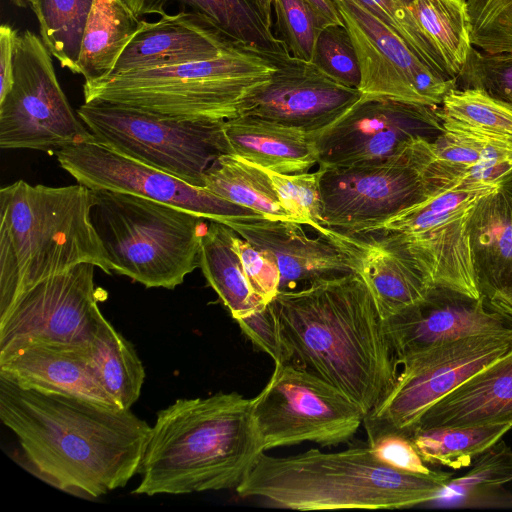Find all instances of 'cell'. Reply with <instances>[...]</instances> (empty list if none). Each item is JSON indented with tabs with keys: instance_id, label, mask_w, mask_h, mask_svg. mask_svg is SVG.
Masks as SVG:
<instances>
[{
	"instance_id": "cell-46",
	"label": "cell",
	"mask_w": 512,
	"mask_h": 512,
	"mask_svg": "<svg viewBox=\"0 0 512 512\" xmlns=\"http://www.w3.org/2000/svg\"><path fill=\"white\" fill-rule=\"evenodd\" d=\"M18 32L9 24L0 27V99L13 85V63Z\"/></svg>"
},
{
	"instance_id": "cell-48",
	"label": "cell",
	"mask_w": 512,
	"mask_h": 512,
	"mask_svg": "<svg viewBox=\"0 0 512 512\" xmlns=\"http://www.w3.org/2000/svg\"><path fill=\"white\" fill-rule=\"evenodd\" d=\"M327 25L344 24L333 0H306Z\"/></svg>"
},
{
	"instance_id": "cell-25",
	"label": "cell",
	"mask_w": 512,
	"mask_h": 512,
	"mask_svg": "<svg viewBox=\"0 0 512 512\" xmlns=\"http://www.w3.org/2000/svg\"><path fill=\"white\" fill-rule=\"evenodd\" d=\"M473 263L483 295L512 284V209L499 187L480 198L468 221Z\"/></svg>"
},
{
	"instance_id": "cell-11",
	"label": "cell",
	"mask_w": 512,
	"mask_h": 512,
	"mask_svg": "<svg viewBox=\"0 0 512 512\" xmlns=\"http://www.w3.org/2000/svg\"><path fill=\"white\" fill-rule=\"evenodd\" d=\"M430 142L417 139L376 163L320 168L322 226L353 237L431 196L423 176Z\"/></svg>"
},
{
	"instance_id": "cell-31",
	"label": "cell",
	"mask_w": 512,
	"mask_h": 512,
	"mask_svg": "<svg viewBox=\"0 0 512 512\" xmlns=\"http://www.w3.org/2000/svg\"><path fill=\"white\" fill-rule=\"evenodd\" d=\"M89 353L104 389L120 409H130L145 380L144 366L132 344L103 317Z\"/></svg>"
},
{
	"instance_id": "cell-9",
	"label": "cell",
	"mask_w": 512,
	"mask_h": 512,
	"mask_svg": "<svg viewBox=\"0 0 512 512\" xmlns=\"http://www.w3.org/2000/svg\"><path fill=\"white\" fill-rule=\"evenodd\" d=\"M77 114L96 140L140 162L204 187V175L228 154L224 121L182 119L105 102Z\"/></svg>"
},
{
	"instance_id": "cell-19",
	"label": "cell",
	"mask_w": 512,
	"mask_h": 512,
	"mask_svg": "<svg viewBox=\"0 0 512 512\" xmlns=\"http://www.w3.org/2000/svg\"><path fill=\"white\" fill-rule=\"evenodd\" d=\"M265 57L275 70L269 82L249 98L241 115L316 134L362 98L359 89L338 82L311 61L293 57L285 45Z\"/></svg>"
},
{
	"instance_id": "cell-51",
	"label": "cell",
	"mask_w": 512,
	"mask_h": 512,
	"mask_svg": "<svg viewBox=\"0 0 512 512\" xmlns=\"http://www.w3.org/2000/svg\"><path fill=\"white\" fill-rule=\"evenodd\" d=\"M11 2L19 8H26L31 7L35 0H11Z\"/></svg>"
},
{
	"instance_id": "cell-44",
	"label": "cell",
	"mask_w": 512,
	"mask_h": 512,
	"mask_svg": "<svg viewBox=\"0 0 512 512\" xmlns=\"http://www.w3.org/2000/svg\"><path fill=\"white\" fill-rule=\"evenodd\" d=\"M236 322L253 345L268 354L275 363L289 362L271 302L251 314L237 319Z\"/></svg>"
},
{
	"instance_id": "cell-1",
	"label": "cell",
	"mask_w": 512,
	"mask_h": 512,
	"mask_svg": "<svg viewBox=\"0 0 512 512\" xmlns=\"http://www.w3.org/2000/svg\"><path fill=\"white\" fill-rule=\"evenodd\" d=\"M0 419L15 461L64 492L98 498L138 474L151 426L130 409L22 388L0 376Z\"/></svg>"
},
{
	"instance_id": "cell-23",
	"label": "cell",
	"mask_w": 512,
	"mask_h": 512,
	"mask_svg": "<svg viewBox=\"0 0 512 512\" xmlns=\"http://www.w3.org/2000/svg\"><path fill=\"white\" fill-rule=\"evenodd\" d=\"M489 424L512 425V348L431 406L414 429Z\"/></svg>"
},
{
	"instance_id": "cell-39",
	"label": "cell",
	"mask_w": 512,
	"mask_h": 512,
	"mask_svg": "<svg viewBox=\"0 0 512 512\" xmlns=\"http://www.w3.org/2000/svg\"><path fill=\"white\" fill-rule=\"evenodd\" d=\"M512 481V449L498 440L474 461L464 475L451 478L441 497L470 496Z\"/></svg>"
},
{
	"instance_id": "cell-14",
	"label": "cell",
	"mask_w": 512,
	"mask_h": 512,
	"mask_svg": "<svg viewBox=\"0 0 512 512\" xmlns=\"http://www.w3.org/2000/svg\"><path fill=\"white\" fill-rule=\"evenodd\" d=\"M55 155L59 165L77 183L92 190L137 195L223 224L230 219L258 215L204 187L191 185L125 155L95 138L63 147Z\"/></svg>"
},
{
	"instance_id": "cell-20",
	"label": "cell",
	"mask_w": 512,
	"mask_h": 512,
	"mask_svg": "<svg viewBox=\"0 0 512 512\" xmlns=\"http://www.w3.org/2000/svg\"><path fill=\"white\" fill-rule=\"evenodd\" d=\"M486 303L485 295L474 299L432 288L425 300L385 319L398 366L409 356L447 342L476 335L512 334V321Z\"/></svg>"
},
{
	"instance_id": "cell-42",
	"label": "cell",
	"mask_w": 512,
	"mask_h": 512,
	"mask_svg": "<svg viewBox=\"0 0 512 512\" xmlns=\"http://www.w3.org/2000/svg\"><path fill=\"white\" fill-rule=\"evenodd\" d=\"M312 62L338 82L358 89L361 81L358 58L344 24L328 25L322 29Z\"/></svg>"
},
{
	"instance_id": "cell-36",
	"label": "cell",
	"mask_w": 512,
	"mask_h": 512,
	"mask_svg": "<svg viewBox=\"0 0 512 512\" xmlns=\"http://www.w3.org/2000/svg\"><path fill=\"white\" fill-rule=\"evenodd\" d=\"M276 37L298 59L313 60L317 38L326 22L306 0H272Z\"/></svg>"
},
{
	"instance_id": "cell-37",
	"label": "cell",
	"mask_w": 512,
	"mask_h": 512,
	"mask_svg": "<svg viewBox=\"0 0 512 512\" xmlns=\"http://www.w3.org/2000/svg\"><path fill=\"white\" fill-rule=\"evenodd\" d=\"M355 1L397 34L430 67L450 78L440 54L412 13L414 0Z\"/></svg>"
},
{
	"instance_id": "cell-49",
	"label": "cell",
	"mask_w": 512,
	"mask_h": 512,
	"mask_svg": "<svg viewBox=\"0 0 512 512\" xmlns=\"http://www.w3.org/2000/svg\"><path fill=\"white\" fill-rule=\"evenodd\" d=\"M265 27L272 31V0H254Z\"/></svg>"
},
{
	"instance_id": "cell-34",
	"label": "cell",
	"mask_w": 512,
	"mask_h": 512,
	"mask_svg": "<svg viewBox=\"0 0 512 512\" xmlns=\"http://www.w3.org/2000/svg\"><path fill=\"white\" fill-rule=\"evenodd\" d=\"M411 10L456 81L473 46L466 0H414Z\"/></svg>"
},
{
	"instance_id": "cell-13",
	"label": "cell",
	"mask_w": 512,
	"mask_h": 512,
	"mask_svg": "<svg viewBox=\"0 0 512 512\" xmlns=\"http://www.w3.org/2000/svg\"><path fill=\"white\" fill-rule=\"evenodd\" d=\"M511 348L512 334L476 335L403 359L393 384L364 418L368 439L387 432L409 435L431 406Z\"/></svg>"
},
{
	"instance_id": "cell-3",
	"label": "cell",
	"mask_w": 512,
	"mask_h": 512,
	"mask_svg": "<svg viewBox=\"0 0 512 512\" xmlns=\"http://www.w3.org/2000/svg\"><path fill=\"white\" fill-rule=\"evenodd\" d=\"M264 452L252 399L237 392L177 399L156 415L131 493L236 490Z\"/></svg>"
},
{
	"instance_id": "cell-28",
	"label": "cell",
	"mask_w": 512,
	"mask_h": 512,
	"mask_svg": "<svg viewBox=\"0 0 512 512\" xmlns=\"http://www.w3.org/2000/svg\"><path fill=\"white\" fill-rule=\"evenodd\" d=\"M141 19L122 0H93L77 62L85 81L109 76Z\"/></svg>"
},
{
	"instance_id": "cell-30",
	"label": "cell",
	"mask_w": 512,
	"mask_h": 512,
	"mask_svg": "<svg viewBox=\"0 0 512 512\" xmlns=\"http://www.w3.org/2000/svg\"><path fill=\"white\" fill-rule=\"evenodd\" d=\"M204 188L265 218L294 220L265 169L238 156L222 154L214 160L205 172Z\"/></svg>"
},
{
	"instance_id": "cell-7",
	"label": "cell",
	"mask_w": 512,
	"mask_h": 512,
	"mask_svg": "<svg viewBox=\"0 0 512 512\" xmlns=\"http://www.w3.org/2000/svg\"><path fill=\"white\" fill-rule=\"evenodd\" d=\"M92 224L112 272L146 288L174 289L198 268L208 220L137 195L93 190Z\"/></svg>"
},
{
	"instance_id": "cell-21",
	"label": "cell",
	"mask_w": 512,
	"mask_h": 512,
	"mask_svg": "<svg viewBox=\"0 0 512 512\" xmlns=\"http://www.w3.org/2000/svg\"><path fill=\"white\" fill-rule=\"evenodd\" d=\"M0 376L22 388L120 409L97 376L89 345L20 342L0 352Z\"/></svg>"
},
{
	"instance_id": "cell-33",
	"label": "cell",
	"mask_w": 512,
	"mask_h": 512,
	"mask_svg": "<svg viewBox=\"0 0 512 512\" xmlns=\"http://www.w3.org/2000/svg\"><path fill=\"white\" fill-rule=\"evenodd\" d=\"M511 424L414 429L408 435L425 463L460 469L500 440Z\"/></svg>"
},
{
	"instance_id": "cell-27",
	"label": "cell",
	"mask_w": 512,
	"mask_h": 512,
	"mask_svg": "<svg viewBox=\"0 0 512 512\" xmlns=\"http://www.w3.org/2000/svg\"><path fill=\"white\" fill-rule=\"evenodd\" d=\"M140 18L165 15L172 4L190 7L208 17L224 34L236 43L263 56L280 50L284 43L269 31L254 0H122Z\"/></svg>"
},
{
	"instance_id": "cell-5",
	"label": "cell",
	"mask_w": 512,
	"mask_h": 512,
	"mask_svg": "<svg viewBox=\"0 0 512 512\" xmlns=\"http://www.w3.org/2000/svg\"><path fill=\"white\" fill-rule=\"evenodd\" d=\"M93 190L18 180L0 190V314L40 281L91 263L112 267L91 221Z\"/></svg>"
},
{
	"instance_id": "cell-26",
	"label": "cell",
	"mask_w": 512,
	"mask_h": 512,
	"mask_svg": "<svg viewBox=\"0 0 512 512\" xmlns=\"http://www.w3.org/2000/svg\"><path fill=\"white\" fill-rule=\"evenodd\" d=\"M234 230L208 220L198 254V268L236 321L267 305L253 290L232 244Z\"/></svg>"
},
{
	"instance_id": "cell-16",
	"label": "cell",
	"mask_w": 512,
	"mask_h": 512,
	"mask_svg": "<svg viewBox=\"0 0 512 512\" xmlns=\"http://www.w3.org/2000/svg\"><path fill=\"white\" fill-rule=\"evenodd\" d=\"M95 268L79 264L22 293L0 314V352L27 340L89 345L104 317Z\"/></svg>"
},
{
	"instance_id": "cell-50",
	"label": "cell",
	"mask_w": 512,
	"mask_h": 512,
	"mask_svg": "<svg viewBox=\"0 0 512 512\" xmlns=\"http://www.w3.org/2000/svg\"><path fill=\"white\" fill-rule=\"evenodd\" d=\"M499 190L502 192L512 209V169L499 181Z\"/></svg>"
},
{
	"instance_id": "cell-8",
	"label": "cell",
	"mask_w": 512,
	"mask_h": 512,
	"mask_svg": "<svg viewBox=\"0 0 512 512\" xmlns=\"http://www.w3.org/2000/svg\"><path fill=\"white\" fill-rule=\"evenodd\" d=\"M498 187L463 184L438 191L353 237L397 255L432 288L478 299L483 294L473 263L468 221L477 201Z\"/></svg>"
},
{
	"instance_id": "cell-43",
	"label": "cell",
	"mask_w": 512,
	"mask_h": 512,
	"mask_svg": "<svg viewBox=\"0 0 512 512\" xmlns=\"http://www.w3.org/2000/svg\"><path fill=\"white\" fill-rule=\"evenodd\" d=\"M232 244L255 293L270 303L280 292V271L269 256L240 237L235 231Z\"/></svg>"
},
{
	"instance_id": "cell-24",
	"label": "cell",
	"mask_w": 512,
	"mask_h": 512,
	"mask_svg": "<svg viewBox=\"0 0 512 512\" xmlns=\"http://www.w3.org/2000/svg\"><path fill=\"white\" fill-rule=\"evenodd\" d=\"M228 154L281 174L308 172L318 164L311 135L263 118L240 115L224 121Z\"/></svg>"
},
{
	"instance_id": "cell-38",
	"label": "cell",
	"mask_w": 512,
	"mask_h": 512,
	"mask_svg": "<svg viewBox=\"0 0 512 512\" xmlns=\"http://www.w3.org/2000/svg\"><path fill=\"white\" fill-rule=\"evenodd\" d=\"M470 37L487 53L512 52V0H466Z\"/></svg>"
},
{
	"instance_id": "cell-10",
	"label": "cell",
	"mask_w": 512,
	"mask_h": 512,
	"mask_svg": "<svg viewBox=\"0 0 512 512\" xmlns=\"http://www.w3.org/2000/svg\"><path fill=\"white\" fill-rule=\"evenodd\" d=\"M264 451L312 442H348L364 423L358 404L319 375L292 363H275L265 387L252 398Z\"/></svg>"
},
{
	"instance_id": "cell-41",
	"label": "cell",
	"mask_w": 512,
	"mask_h": 512,
	"mask_svg": "<svg viewBox=\"0 0 512 512\" xmlns=\"http://www.w3.org/2000/svg\"><path fill=\"white\" fill-rule=\"evenodd\" d=\"M456 87L481 89L512 104V52L487 53L472 46Z\"/></svg>"
},
{
	"instance_id": "cell-17",
	"label": "cell",
	"mask_w": 512,
	"mask_h": 512,
	"mask_svg": "<svg viewBox=\"0 0 512 512\" xmlns=\"http://www.w3.org/2000/svg\"><path fill=\"white\" fill-rule=\"evenodd\" d=\"M356 50L364 98L440 106L456 81L422 60L397 34L355 0H333Z\"/></svg>"
},
{
	"instance_id": "cell-12",
	"label": "cell",
	"mask_w": 512,
	"mask_h": 512,
	"mask_svg": "<svg viewBox=\"0 0 512 512\" xmlns=\"http://www.w3.org/2000/svg\"><path fill=\"white\" fill-rule=\"evenodd\" d=\"M41 37L16 41L13 85L0 99V147L54 153L95 138L72 109Z\"/></svg>"
},
{
	"instance_id": "cell-22",
	"label": "cell",
	"mask_w": 512,
	"mask_h": 512,
	"mask_svg": "<svg viewBox=\"0 0 512 512\" xmlns=\"http://www.w3.org/2000/svg\"><path fill=\"white\" fill-rule=\"evenodd\" d=\"M238 47L244 46L230 39L205 15L181 10L153 22L141 19L137 33L111 74L209 60Z\"/></svg>"
},
{
	"instance_id": "cell-4",
	"label": "cell",
	"mask_w": 512,
	"mask_h": 512,
	"mask_svg": "<svg viewBox=\"0 0 512 512\" xmlns=\"http://www.w3.org/2000/svg\"><path fill=\"white\" fill-rule=\"evenodd\" d=\"M452 474H416L382 463L369 446L325 453L261 454L236 488L243 498L293 510L398 509L441 498Z\"/></svg>"
},
{
	"instance_id": "cell-47",
	"label": "cell",
	"mask_w": 512,
	"mask_h": 512,
	"mask_svg": "<svg viewBox=\"0 0 512 512\" xmlns=\"http://www.w3.org/2000/svg\"><path fill=\"white\" fill-rule=\"evenodd\" d=\"M486 298L491 308L512 321V284L493 292Z\"/></svg>"
},
{
	"instance_id": "cell-2",
	"label": "cell",
	"mask_w": 512,
	"mask_h": 512,
	"mask_svg": "<svg viewBox=\"0 0 512 512\" xmlns=\"http://www.w3.org/2000/svg\"><path fill=\"white\" fill-rule=\"evenodd\" d=\"M288 363L337 387L367 415L397 376L373 296L358 272L324 277L271 301Z\"/></svg>"
},
{
	"instance_id": "cell-15",
	"label": "cell",
	"mask_w": 512,
	"mask_h": 512,
	"mask_svg": "<svg viewBox=\"0 0 512 512\" xmlns=\"http://www.w3.org/2000/svg\"><path fill=\"white\" fill-rule=\"evenodd\" d=\"M439 106L362 97L325 130L310 134L319 168L385 160L417 139L435 140L444 130Z\"/></svg>"
},
{
	"instance_id": "cell-35",
	"label": "cell",
	"mask_w": 512,
	"mask_h": 512,
	"mask_svg": "<svg viewBox=\"0 0 512 512\" xmlns=\"http://www.w3.org/2000/svg\"><path fill=\"white\" fill-rule=\"evenodd\" d=\"M92 4L93 0H35L30 7L43 43L60 66L74 74Z\"/></svg>"
},
{
	"instance_id": "cell-18",
	"label": "cell",
	"mask_w": 512,
	"mask_h": 512,
	"mask_svg": "<svg viewBox=\"0 0 512 512\" xmlns=\"http://www.w3.org/2000/svg\"><path fill=\"white\" fill-rule=\"evenodd\" d=\"M224 224L274 260L281 276L280 291L324 277L359 273L369 247L365 241L335 230L259 214Z\"/></svg>"
},
{
	"instance_id": "cell-40",
	"label": "cell",
	"mask_w": 512,
	"mask_h": 512,
	"mask_svg": "<svg viewBox=\"0 0 512 512\" xmlns=\"http://www.w3.org/2000/svg\"><path fill=\"white\" fill-rule=\"evenodd\" d=\"M265 169V168H264ZM283 207L295 221L322 228L320 180L322 169L315 172L281 174L265 169Z\"/></svg>"
},
{
	"instance_id": "cell-6",
	"label": "cell",
	"mask_w": 512,
	"mask_h": 512,
	"mask_svg": "<svg viewBox=\"0 0 512 512\" xmlns=\"http://www.w3.org/2000/svg\"><path fill=\"white\" fill-rule=\"evenodd\" d=\"M275 65L238 47L216 58L144 68L84 81V102H105L192 120L240 116L251 96L271 79Z\"/></svg>"
},
{
	"instance_id": "cell-29",
	"label": "cell",
	"mask_w": 512,
	"mask_h": 512,
	"mask_svg": "<svg viewBox=\"0 0 512 512\" xmlns=\"http://www.w3.org/2000/svg\"><path fill=\"white\" fill-rule=\"evenodd\" d=\"M444 130L512 153V104L476 88H453L438 107Z\"/></svg>"
},
{
	"instance_id": "cell-45",
	"label": "cell",
	"mask_w": 512,
	"mask_h": 512,
	"mask_svg": "<svg viewBox=\"0 0 512 512\" xmlns=\"http://www.w3.org/2000/svg\"><path fill=\"white\" fill-rule=\"evenodd\" d=\"M368 446L382 463L394 469L416 474H429L432 470L416 450L406 434L387 432L368 439Z\"/></svg>"
},
{
	"instance_id": "cell-32",
	"label": "cell",
	"mask_w": 512,
	"mask_h": 512,
	"mask_svg": "<svg viewBox=\"0 0 512 512\" xmlns=\"http://www.w3.org/2000/svg\"><path fill=\"white\" fill-rule=\"evenodd\" d=\"M359 274L384 320L425 300L432 290L409 263L372 244H369Z\"/></svg>"
}]
</instances>
